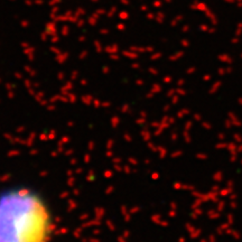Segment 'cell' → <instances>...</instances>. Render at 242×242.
Returning <instances> with one entry per match:
<instances>
[{
    "instance_id": "cell-1",
    "label": "cell",
    "mask_w": 242,
    "mask_h": 242,
    "mask_svg": "<svg viewBox=\"0 0 242 242\" xmlns=\"http://www.w3.org/2000/svg\"><path fill=\"white\" fill-rule=\"evenodd\" d=\"M54 217L46 200L28 187L0 192V242H49Z\"/></svg>"
}]
</instances>
